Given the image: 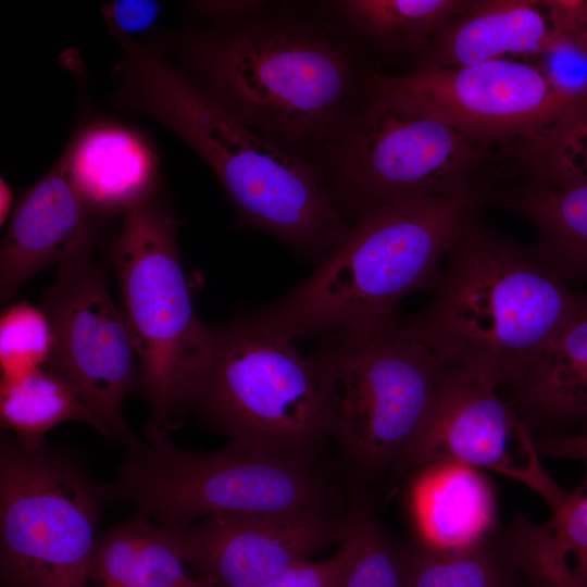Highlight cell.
I'll return each mask as SVG.
<instances>
[{"label":"cell","instance_id":"obj_1","mask_svg":"<svg viewBox=\"0 0 587 587\" xmlns=\"http://www.w3.org/2000/svg\"><path fill=\"white\" fill-rule=\"evenodd\" d=\"M112 36L122 52L113 73L118 99L190 147L242 222L317 262L347 238L352 226L315 164L251 129L134 38Z\"/></svg>","mask_w":587,"mask_h":587},{"label":"cell","instance_id":"obj_2","mask_svg":"<svg viewBox=\"0 0 587 587\" xmlns=\"http://www.w3.org/2000/svg\"><path fill=\"white\" fill-rule=\"evenodd\" d=\"M180 48L191 79L222 108L317 167L371 73L335 34L300 20L207 29Z\"/></svg>","mask_w":587,"mask_h":587},{"label":"cell","instance_id":"obj_3","mask_svg":"<svg viewBox=\"0 0 587 587\" xmlns=\"http://www.w3.org/2000/svg\"><path fill=\"white\" fill-rule=\"evenodd\" d=\"M490 184L375 209L295 289L243 316L289 341L396 327L399 303L434 289L439 266L487 203Z\"/></svg>","mask_w":587,"mask_h":587},{"label":"cell","instance_id":"obj_4","mask_svg":"<svg viewBox=\"0 0 587 587\" xmlns=\"http://www.w3.org/2000/svg\"><path fill=\"white\" fill-rule=\"evenodd\" d=\"M582 299L534 246L474 220L450 247L428 303L401 325L445 366L502 390Z\"/></svg>","mask_w":587,"mask_h":587},{"label":"cell","instance_id":"obj_5","mask_svg":"<svg viewBox=\"0 0 587 587\" xmlns=\"http://www.w3.org/2000/svg\"><path fill=\"white\" fill-rule=\"evenodd\" d=\"M500 150L483 146L444 118L384 86H367L319 168L349 222L399 202L495 183Z\"/></svg>","mask_w":587,"mask_h":587},{"label":"cell","instance_id":"obj_6","mask_svg":"<svg viewBox=\"0 0 587 587\" xmlns=\"http://www.w3.org/2000/svg\"><path fill=\"white\" fill-rule=\"evenodd\" d=\"M147 441L127 450L109 501L132 502L158 523L177 525L229 515L329 513L332 489L314 462L296 460L232 439L223 449L197 452L176 446L151 419Z\"/></svg>","mask_w":587,"mask_h":587},{"label":"cell","instance_id":"obj_7","mask_svg":"<svg viewBox=\"0 0 587 587\" xmlns=\"http://www.w3.org/2000/svg\"><path fill=\"white\" fill-rule=\"evenodd\" d=\"M111 262L151 420L170 432L189 412L215 328L204 326L195 312L177 221L155 192L123 214Z\"/></svg>","mask_w":587,"mask_h":587},{"label":"cell","instance_id":"obj_8","mask_svg":"<svg viewBox=\"0 0 587 587\" xmlns=\"http://www.w3.org/2000/svg\"><path fill=\"white\" fill-rule=\"evenodd\" d=\"M311 355L329 437L367 472L397 464L423 426L445 366L401 325L321 338Z\"/></svg>","mask_w":587,"mask_h":587},{"label":"cell","instance_id":"obj_9","mask_svg":"<svg viewBox=\"0 0 587 587\" xmlns=\"http://www.w3.org/2000/svg\"><path fill=\"white\" fill-rule=\"evenodd\" d=\"M191 410L232 439L300 461L314 462L330 438L313 359L246 317L215 328Z\"/></svg>","mask_w":587,"mask_h":587},{"label":"cell","instance_id":"obj_10","mask_svg":"<svg viewBox=\"0 0 587 587\" xmlns=\"http://www.w3.org/2000/svg\"><path fill=\"white\" fill-rule=\"evenodd\" d=\"M105 485L64 452L0 444L1 567L9 587H88Z\"/></svg>","mask_w":587,"mask_h":587},{"label":"cell","instance_id":"obj_11","mask_svg":"<svg viewBox=\"0 0 587 587\" xmlns=\"http://www.w3.org/2000/svg\"><path fill=\"white\" fill-rule=\"evenodd\" d=\"M92 257L59 266L43 292L53 347L49 367L70 384L127 450L142 441L129 428L123 401L142 389L136 352L103 267Z\"/></svg>","mask_w":587,"mask_h":587},{"label":"cell","instance_id":"obj_12","mask_svg":"<svg viewBox=\"0 0 587 587\" xmlns=\"http://www.w3.org/2000/svg\"><path fill=\"white\" fill-rule=\"evenodd\" d=\"M462 464L516 480L559 509L570 492L545 470L533 429L494 382L446 367L420 432L394 466V477L437 464Z\"/></svg>","mask_w":587,"mask_h":587},{"label":"cell","instance_id":"obj_13","mask_svg":"<svg viewBox=\"0 0 587 587\" xmlns=\"http://www.w3.org/2000/svg\"><path fill=\"white\" fill-rule=\"evenodd\" d=\"M377 79L474 141L502 150L554 121L572 102L532 62L497 59Z\"/></svg>","mask_w":587,"mask_h":587},{"label":"cell","instance_id":"obj_14","mask_svg":"<svg viewBox=\"0 0 587 587\" xmlns=\"http://www.w3.org/2000/svg\"><path fill=\"white\" fill-rule=\"evenodd\" d=\"M166 526L186 563L210 576L216 587H253L341 542L350 521L330 513L229 515Z\"/></svg>","mask_w":587,"mask_h":587},{"label":"cell","instance_id":"obj_15","mask_svg":"<svg viewBox=\"0 0 587 587\" xmlns=\"http://www.w3.org/2000/svg\"><path fill=\"white\" fill-rule=\"evenodd\" d=\"M98 218L60 158L15 203L0 250L1 301L47 265L92 257L100 239Z\"/></svg>","mask_w":587,"mask_h":587},{"label":"cell","instance_id":"obj_16","mask_svg":"<svg viewBox=\"0 0 587 587\" xmlns=\"http://www.w3.org/2000/svg\"><path fill=\"white\" fill-rule=\"evenodd\" d=\"M502 390L533 432L587 430V298Z\"/></svg>","mask_w":587,"mask_h":587},{"label":"cell","instance_id":"obj_17","mask_svg":"<svg viewBox=\"0 0 587 587\" xmlns=\"http://www.w3.org/2000/svg\"><path fill=\"white\" fill-rule=\"evenodd\" d=\"M88 207L100 217L124 214L154 193L158 160L134 130L109 122L84 127L61 157Z\"/></svg>","mask_w":587,"mask_h":587},{"label":"cell","instance_id":"obj_18","mask_svg":"<svg viewBox=\"0 0 587 587\" xmlns=\"http://www.w3.org/2000/svg\"><path fill=\"white\" fill-rule=\"evenodd\" d=\"M551 32L542 0H472L434 39L417 68L455 67L497 59L533 62Z\"/></svg>","mask_w":587,"mask_h":587},{"label":"cell","instance_id":"obj_19","mask_svg":"<svg viewBox=\"0 0 587 587\" xmlns=\"http://www.w3.org/2000/svg\"><path fill=\"white\" fill-rule=\"evenodd\" d=\"M505 551L532 587H587V474L547 521L516 516Z\"/></svg>","mask_w":587,"mask_h":587},{"label":"cell","instance_id":"obj_20","mask_svg":"<svg viewBox=\"0 0 587 587\" xmlns=\"http://www.w3.org/2000/svg\"><path fill=\"white\" fill-rule=\"evenodd\" d=\"M425 546L459 548L487 537L495 520L492 490L475 469L462 464L425 467L414 490Z\"/></svg>","mask_w":587,"mask_h":587},{"label":"cell","instance_id":"obj_21","mask_svg":"<svg viewBox=\"0 0 587 587\" xmlns=\"http://www.w3.org/2000/svg\"><path fill=\"white\" fill-rule=\"evenodd\" d=\"M487 203L527 218L538 235L534 248L564 280H587V184L550 188L520 179L489 192Z\"/></svg>","mask_w":587,"mask_h":587},{"label":"cell","instance_id":"obj_22","mask_svg":"<svg viewBox=\"0 0 587 587\" xmlns=\"http://www.w3.org/2000/svg\"><path fill=\"white\" fill-rule=\"evenodd\" d=\"M172 529L137 512L98 536L90 565L95 587H174L188 576Z\"/></svg>","mask_w":587,"mask_h":587},{"label":"cell","instance_id":"obj_23","mask_svg":"<svg viewBox=\"0 0 587 587\" xmlns=\"http://www.w3.org/2000/svg\"><path fill=\"white\" fill-rule=\"evenodd\" d=\"M472 0H345L335 2L346 26L387 50L422 57Z\"/></svg>","mask_w":587,"mask_h":587},{"label":"cell","instance_id":"obj_24","mask_svg":"<svg viewBox=\"0 0 587 587\" xmlns=\"http://www.w3.org/2000/svg\"><path fill=\"white\" fill-rule=\"evenodd\" d=\"M0 421L3 428L29 447L43 445L47 433L67 421L88 424L110 438L98 414L75 388L49 367L1 379Z\"/></svg>","mask_w":587,"mask_h":587},{"label":"cell","instance_id":"obj_25","mask_svg":"<svg viewBox=\"0 0 587 587\" xmlns=\"http://www.w3.org/2000/svg\"><path fill=\"white\" fill-rule=\"evenodd\" d=\"M501 151L503 163L523 180L550 188L587 184V98Z\"/></svg>","mask_w":587,"mask_h":587},{"label":"cell","instance_id":"obj_26","mask_svg":"<svg viewBox=\"0 0 587 587\" xmlns=\"http://www.w3.org/2000/svg\"><path fill=\"white\" fill-rule=\"evenodd\" d=\"M403 559L407 587H510L503 557L488 537L451 549L403 548Z\"/></svg>","mask_w":587,"mask_h":587},{"label":"cell","instance_id":"obj_27","mask_svg":"<svg viewBox=\"0 0 587 587\" xmlns=\"http://www.w3.org/2000/svg\"><path fill=\"white\" fill-rule=\"evenodd\" d=\"M355 550L335 587H407L403 547L361 505L349 515Z\"/></svg>","mask_w":587,"mask_h":587},{"label":"cell","instance_id":"obj_28","mask_svg":"<svg viewBox=\"0 0 587 587\" xmlns=\"http://www.w3.org/2000/svg\"><path fill=\"white\" fill-rule=\"evenodd\" d=\"M53 330L42 308L28 302L11 304L0 319L1 379L21 377L49 365Z\"/></svg>","mask_w":587,"mask_h":587},{"label":"cell","instance_id":"obj_29","mask_svg":"<svg viewBox=\"0 0 587 587\" xmlns=\"http://www.w3.org/2000/svg\"><path fill=\"white\" fill-rule=\"evenodd\" d=\"M584 29L552 30L545 47L532 62L550 85L572 102L587 98V40Z\"/></svg>","mask_w":587,"mask_h":587},{"label":"cell","instance_id":"obj_30","mask_svg":"<svg viewBox=\"0 0 587 587\" xmlns=\"http://www.w3.org/2000/svg\"><path fill=\"white\" fill-rule=\"evenodd\" d=\"M354 550L355 539L350 523L348 536L332 558L297 562L253 587H335L352 559Z\"/></svg>","mask_w":587,"mask_h":587},{"label":"cell","instance_id":"obj_31","mask_svg":"<svg viewBox=\"0 0 587 587\" xmlns=\"http://www.w3.org/2000/svg\"><path fill=\"white\" fill-rule=\"evenodd\" d=\"M160 13V3L150 0H114L101 7V16L110 33L132 38L151 28Z\"/></svg>","mask_w":587,"mask_h":587},{"label":"cell","instance_id":"obj_32","mask_svg":"<svg viewBox=\"0 0 587 587\" xmlns=\"http://www.w3.org/2000/svg\"><path fill=\"white\" fill-rule=\"evenodd\" d=\"M198 14L223 22L247 23L260 18L267 2L260 0L191 1Z\"/></svg>","mask_w":587,"mask_h":587},{"label":"cell","instance_id":"obj_33","mask_svg":"<svg viewBox=\"0 0 587 587\" xmlns=\"http://www.w3.org/2000/svg\"><path fill=\"white\" fill-rule=\"evenodd\" d=\"M540 455L582 461L587 465V430L548 433L536 438Z\"/></svg>","mask_w":587,"mask_h":587},{"label":"cell","instance_id":"obj_34","mask_svg":"<svg viewBox=\"0 0 587 587\" xmlns=\"http://www.w3.org/2000/svg\"><path fill=\"white\" fill-rule=\"evenodd\" d=\"M14 192L11 186L1 177L0 179V225L2 226L14 211Z\"/></svg>","mask_w":587,"mask_h":587},{"label":"cell","instance_id":"obj_35","mask_svg":"<svg viewBox=\"0 0 587 587\" xmlns=\"http://www.w3.org/2000/svg\"><path fill=\"white\" fill-rule=\"evenodd\" d=\"M174 587H216V585L210 576L201 574L197 579L187 577Z\"/></svg>","mask_w":587,"mask_h":587},{"label":"cell","instance_id":"obj_36","mask_svg":"<svg viewBox=\"0 0 587 587\" xmlns=\"http://www.w3.org/2000/svg\"><path fill=\"white\" fill-rule=\"evenodd\" d=\"M584 34H585V38H586V40H587V20H586V23H585Z\"/></svg>","mask_w":587,"mask_h":587}]
</instances>
